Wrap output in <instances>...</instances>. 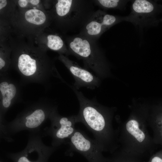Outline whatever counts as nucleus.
Here are the masks:
<instances>
[{
	"label": "nucleus",
	"mask_w": 162,
	"mask_h": 162,
	"mask_svg": "<svg viewBox=\"0 0 162 162\" xmlns=\"http://www.w3.org/2000/svg\"><path fill=\"white\" fill-rule=\"evenodd\" d=\"M7 40L11 49L10 69L20 75L21 86L36 83L47 89L53 77L67 84L47 51L35 45L34 41L20 37L13 38L10 34Z\"/></svg>",
	"instance_id": "nucleus-1"
},
{
	"label": "nucleus",
	"mask_w": 162,
	"mask_h": 162,
	"mask_svg": "<svg viewBox=\"0 0 162 162\" xmlns=\"http://www.w3.org/2000/svg\"><path fill=\"white\" fill-rule=\"evenodd\" d=\"M68 86L75 94L80 109L77 114L79 122L83 124L93 134L94 140L103 152L113 153L119 147L117 130L112 124L113 111L99 104L95 97H86L72 85Z\"/></svg>",
	"instance_id": "nucleus-2"
},
{
	"label": "nucleus",
	"mask_w": 162,
	"mask_h": 162,
	"mask_svg": "<svg viewBox=\"0 0 162 162\" xmlns=\"http://www.w3.org/2000/svg\"><path fill=\"white\" fill-rule=\"evenodd\" d=\"M92 0L53 1L52 23L63 33L80 30L95 11Z\"/></svg>",
	"instance_id": "nucleus-3"
},
{
	"label": "nucleus",
	"mask_w": 162,
	"mask_h": 162,
	"mask_svg": "<svg viewBox=\"0 0 162 162\" xmlns=\"http://www.w3.org/2000/svg\"><path fill=\"white\" fill-rule=\"evenodd\" d=\"M70 55L81 60L83 67L100 79L106 76L109 65L97 41L79 34L64 37Z\"/></svg>",
	"instance_id": "nucleus-4"
},
{
	"label": "nucleus",
	"mask_w": 162,
	"mask_h": 162,
	"mask_svg": "<svg viewBox=\"0 0 162 162\" xmlns=\"http://www.w3.org/2000/svg\"><path fill=\"white\" fill-rule=\"evenodd\" d=\"M119 124L117 130L119 148L134 154L154 151L156 144L149 134L146 118L131 116Z\"/></svg>",
	"instance_id": "nucleus-5"
},
{
	"label": "nucleus",
	"mask_w": 162,
	"mask_h": 162,
	"mask_svg": "<svg viewBox=\"0 0 162 162\" xmlns=\"http://www.w3.org/2000/svg\"><path fill=\"white\" fill-rule=\"evenodd\" d=\"M52 23L50 11L37 8L19 9L9 22L10 32L16 36L34 41Z\"/></svg>",
	"instance_id": "nucleus-6"
},
{
	"label": "nucleus",
	"mask_w": 162,
	"mask_h": 162,
	"mask_svg": "<svg viewBox=\"0 0 162 162\" xmlns=\"http://www.w3.org/2000/svg\"><path fill=\"white\" fill-rule=\"evenodd\" d=\"M128 20L127 16L111 15L98 9L94 11L79 34L97 41L112 27L123 21L128 22Z\"/></svg>",
	"instance_id": "nucleus-7"
},
{
	"label": "nucleus",
	"mask_w": 162,
	"mask_h": 162,
	"mask_svg": "<svg viewBox=\"0 0 162 162\" xmlns=\"http://www.w3.org/2000/svg\"><path fill=\"white\" fill-rule=\"evenodd\" d=\"M70 138V144L73 152L83 156L88 162H106L103 152L94 139L88 137L82 131L76 129Z\"/></svg>",
	"instance_id": "nucleus-8"
},
{
	"label": "nucleus",
	"mask_w": 162,
	"mask_h": 162,
	"mask_svg": "<svg viewBox=\"0 0 162 162\" xmlns=\"http://www.w3.org/2000/svg\"><path fill=\"white\" fill-rule=\"evenodd\" d=\"M58 59L64 64L73 76L74 82L72 86L76 89L85 87L94 90L100 86V79L90 70L81 67L76 62L65 55H59Z\"/></svg>",
	"instance_id": "nucleus-9"
},
{
	"label": "nucleus",
	"mask_w": 162,
	"mask_h": 162,
	"mask_svg": "<svg viewBox=\"0 0 162 162\" xmlns=\"http://www.w3.org/2000/svg\"><path fill=\"white\" fill-rule=\"evenodd\" d=\"M158 7L157 4L152 1H132L131 11L128 16L129 22L141 27L153 25L156 23Z\"/></svg>",
	"instance_id": "nucleus-10"
},
{
	"label": "nucleus",
	"mask_w": 162,
	"mask_h": 162,
	"mask_svg": "<svg viewBox=\"0 0 162 162\" xmlns=\"http://www.w3.org/2000/svg\"><path fill=\"white\" fill-rule=\"evenodd\" d=\"M45 30L35 38L34 42L36 44L46 51L50 50L67 56L70 55L64 38L60 34L54 31L46 32Z\"/></svg>",
	"instance_id": "nucleus-11"
},
{
	"label": "nucleus",
	"mask_w": 162,
	"mask_h": 162,
	"mask_svg": "<svg viewBox=\"0 0 162 162\" xmlns=\"http://www.w3.org/2000/svg\"><path fill=\"white\" fill-rule=\"evenodd\" d=\"M21 86L9 74L0 76V98L4 108H8L14 101L21 98Z\"/></svg>",
	"instance_id": "nucleus-12"
},
{
	"label": "nucleus",
	"mask_w": 162,
	"mask_h": 162,
	"mask_svg": "<svg viewBox=\"0 0 162 162\" xmlns=\"http://www.w3.org/2000/svg\"><path fill=\"white\" fill-rule=\"evenodd\" d=\"M60 125L56 132V136L58 139L70 137L75 132V124L79 122L77 115L68 117H58Z\"/></svg>",
	"instance_id": "nucleus-13"
},
{
	"label": "nucleus",
	"mask_w": 162,
	"mask_h": 162,
	"mask_svg": "<svg viewBox=\"0 0 162 162\" xmlns=\"http://www.w3.org/2000/svg\"><path fill=\"white\" fill-rule=\"evenodd\" d=\"M11 49L7 40L0 41V76L9 74L11 64Z\"/></svg>",
	"instance_id": "nucleus-14"
},
{
	"label": "nucleus",
	"mask_w": 162,
	"mask_h": 162,
	"mask_svg": "<svg viewBox=\"0 0 162 162\" xmlns=\"http://www.w3.org/2000/svg\"><path fill=\"white\" fill-rule=\"evenodd\" d=\"M16 5V1L0 0V22L9 24L15 12Z\"/></svg>",
	"instance_id": "nucleus-15"
},
{
	"label": "nucleus",
	"mask_w": 162,
	"mask_h": 162,
	"mask_svg": "<svg viewBox=\"0 0 162 162\" xmlns=\"http://www.w3.org/2000/svg\"><path fill=\"white\" fill-rule=\"evenodd\" d=\"M129 1L124 0H92L94 5H95L104 10H123Z\"/></svg>",
	"instance_id": "nucleus-16"
},
{
	"label": "nucleus",
	"mask_w": 162,
	"mask_h": 162,
	"mask_svg": "<svg viewBox=\"0 0 162 162\" xmlns=\"http://www.w3.org/2000/svg\"><path fill=\"white\" fill-rule=\"evenodd\" d=\"M45 117V113L43 109H37L26 117V125L30 128H36L40 124Z\"/></svg>",
	"instance_id": "nucleus-17"
},
{
	"label": "nucleus",
	"mask_w": 162,
	"mask_h": 162,
	"mask_svg": "<svg viewBox=\"0 0 162 162\" xmlns=\"http://www.w3.org/2000/svg\"><path fill=\"white\" fill-rule=\"evenodd\" d=\"M16 1V4L19 9H28L37 8L45 10L40 0H18Z\"/></svg>",
	"instance_id": "nucleus-18"
},
{
	"label": "nucleus",
	"mask_w": 162,
	"mask_h": 162,
	"mask_svg": "<svg viewBox=\"0 0 162 162\" xmlns=\"http://www.w3.org/2000/svg\"><path fill=\"white\" fill-rule=\"evenodd\" d=\"M150 162H162V150L157 152L153 155Z\"/></svg>",
	"instance_id": "nucleus-19"
},
{
	"label": "nucleus",
	"mask_w": 162,
	"mask_h": 162,
	"mask_svg": "<svg viewBox=\"0 0 162 162\" xmlns=\"http://www.w3.org/2000/svg\"><path fill=\"white\" fill-rule=\"evenodd\" d=\"M153 139L156 144H160L162 146V132Z\"/></svg>",
	"instance_id": "nucleus-20"
},
{
	"label": "nucleus",
	"mask_w": 162,
	"mask_h": 162,
	"mask_svg": "<svg viewBox=\"0 0 162 162\" xmlns=\"http://www.w3.org/2000/svg\"><path fill=\"white\" fill-rule=\"evenodd\" d=\"M18 162H31L25 157H22L19 158Z\"/></svg>",
	"instance_id": "nucleus-21"
}]
</instances>
